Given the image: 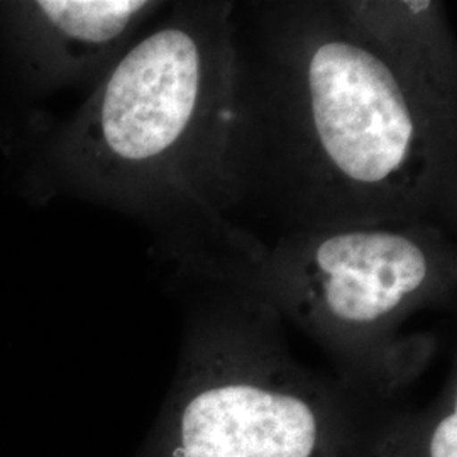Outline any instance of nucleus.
Listing matches in <instances>:
<instances>
[{"label": "nucleus", "mask_w": 457, "mask_h": 457, "mask_svg": "<svg viewBox=\"0 0 457 457\" xmlns=\"http://www.w3.org/2000/svg\"><path fill=\"white\" fill-rule=\"evenodd\" d=\"M230 46L219 211L232 228L456 234L457 104L393 63L337 0L232 2Z\"/></svg>", "instance_id": "nucleus-1"}, {"label": "nucleus", "mask_w": 457, "mask_h": 457, "mask_svg": "<svg viewBox=\"0 0 457 457\" xmlns=\"http://www.w3.org/2000/svg\"><path fill=\"white\" fill-rule=\"evenodd\" d=\"M234 0L168 4L98 80L62 134L66 179L160 230L181 277L215 281L247 237L219 211Z\"/></svg>", "instance_id": "nucleus-2"}, {"label": "nucleus", "mask_w": 457, "mask_h": 457, "mask_svg": "<svg viewBox=\"0 0 457 457\" xmlns=\"http://www.w3.org/2000/svg\"><path fill=\"white\" fill-rule=\"evenodd\" d=\"M188 281L175 378L136 457H361L388 398L295 358L285 322L254 295Z\"/></svg>", "instance_id": "nucleus-3"}, {"label": "nucleus", "mask_w": 457, "mask_h": 457, "mask_svg": "<svg viewBox=\"0 0 457 457\" xmlns=\"http://www.w3.org/2000/svg\"><path fill=\"white\" fill-rule=\"evenodd\" d=\"M454 236L430 224L283 234L228 287L254 295L309 336L337 375L396 398L436 349L432 337L403 336V327L456 295Z\"/></svg>", "instance_id": "nucleus-4"}, {"label": "nucleus", "mask_w": 457, "mask_h": 457, "mask_svg": "<svg viewBox=\"0 0 457 457\" xmlns=\"http://www.w3.org/2000/svg\"><path fill=\"white\" fill-rule=\"evenodd\" d=\"M168 4L156 0H37L17 4L21 33L51 82L107 73Z\"/></svg>", "instance_id": "nucleus-5"}, {"label": "nucleus", "mask_w": 457, "mask_h": 457, "mask_svg": "<svg viewBox=\"0 0 457 457\" xmlns=\"http://www.w3.org/2000/svg\"><path fill=\"white\" fill-rule=\"evenodd\" d=\"M345 19L393 63L457 104V48L447 9L436 0H337Z\"/></svg>", "instance_id": "nucleus-6"}, {"label": "nucleus", "mask_w": 457, "mask_h": 457, "mask_svg": "<svg viewBox=\"0 0 457 457\" xmlns=\"http://www.w3.org/2000/svg\"><path fill=\"white\" fill-rule=\"evenodd\" d=\"M396 400L376 403L361 457H457L456 368L424 409L402 410Z\"/></svg>", "instance_id": "nucleus-7"}]
</instances>
